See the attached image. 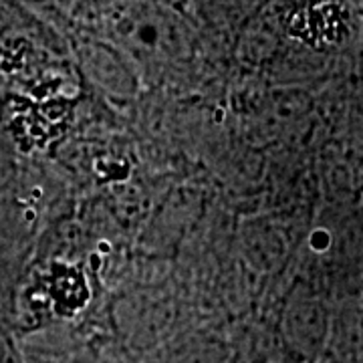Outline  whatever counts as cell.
I'll return each instance as SVG.
<instances>
[{"instance_id":"1","label":"cell","mask_w":363,"mask_h":363,"mask_svg":"<svg viewBox=\"0 0 363 363\" xmlns=\"http://www.w3.org/2000/svg\"><path fill=\"white\" fill-rule=\"evenodd\" d=\"M283 16L293 37L317 49L339 45L351 30V9L345 0H289Z\"/></svg>"}]
</instances>
